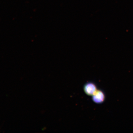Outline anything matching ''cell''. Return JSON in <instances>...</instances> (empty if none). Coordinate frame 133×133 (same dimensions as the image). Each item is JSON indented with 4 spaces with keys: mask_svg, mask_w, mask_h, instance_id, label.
<instances>
[{
    "mask_svg": "<svg viewBox=\"0 0 133 133\" xmlns=\"http://www.w3.org/2000/svg\"><path fill=\"white\" fill-rule=\"evenodd\" d=\"M97 87L95 83L88 82L84 86V90L86 95L92 96L97 90Z\"/></svg>",
    "mask_w": 133,
    "mask_h": 133,
    "instance_id": "6da1fadb",
    "label": "cell"
},
{
    "mask_svg": "<svg viewBox=\"0 0 133 133\" xmlns=\"http://www.w3.org/2000/svg\"><path fill=\"white\" fill-rule=\"evenodd\" d=\"M104 92L102 90H98L92 96V100L94 103L97 104H102L105 99Z\"/></svg>",
    "mask_w": 133,
    "mask_h": 133,
    "instance_id": "7a4b0ae2",
    "label": "cell"
}]
</instances>
